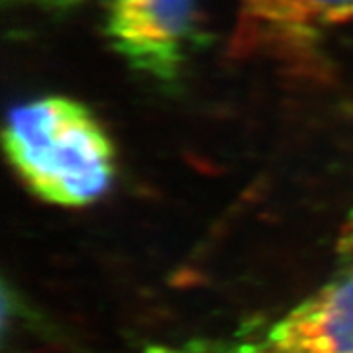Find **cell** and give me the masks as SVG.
Instances as JSON below:
<instances>
[{
  "instance_id": "obj_6",
  "label": "cell",
  "mask_w": 353,
  "mask_h": 353,
  "mask_svg": "<svg viewBox=\"0 0 353 353\" xmlns=\"http://www.w3.org/2000/svg\"><path fill=\"white\" fill-rule=\"evenodd\" d=\"M340 250L343 253H353V208L345 224L341 228V236H340Z\"/></svg>"
},
{
  "instance_id": "obj_2",
  "label": "cell",
  "mask_w": 353,
  "mask_h": 353,
  "mask_svg": "<svg viewBox=\"0 0 353 353\" xmlns=\"http://www.w3.org/2000/svg\"><path fill=\"white\" fill-rule=\"evenodd\" d=\"M169 353H353V271L328 281L265 326Z\"/></svg>"
},
{
  "instance_id": "obj_5",
  "label": "cell",
  "mask_w": 353,
  "mask_h": 353,
  "mask_svg": "<svg viewBox=\"0 0 353 353\" xmlns=\"http://www.w3.org/2000/svg\"><path fill=\"white\" fill-rule=\"evenodd\" d=\"M6 2H20V4H34L41 8H73L77 4H81L83 0H6Z\"/></svg>"
},
{
  "instance_id": "obj_3",
  "label": "cell",
  "mask_w": 353,
  "mask_h": 353,
  "mask_svg": "<svg viewBox=\"0 0 353 353\" xmlns=\"http://www.w3.org/2000/svg\"><path fill=\"white\" fill-rule=\"evenodd\" d=\"M104 30L134 71L173 85L196 41V0H108Z\"/></svg>"
},
{
  "instance_id": "obj_4",
  "label": "cell",
  "mask_w": 353,
  "mask_h": 353,
  "mask_svg": "<svg viewBox=\"0 0 353 353\" xmlns=\"http://www.w3.org/2000/svg\"><path fill=\"white\" fill-rule=\"evenodd\" d=\"M353 22V0H240L243 50L281 59L314 57L318 48Z\"/></svg>"
},
{
  "instance_id": "obj_1",
  "label": "cell",
  "mask_w": 353,
  "mask_h": 353,
  "mask_svg": "<svg viewBox=\"0 0 353 353\" xmlns=\"http://www.w3.org/2000/svg\"><path fill=\"white\" fill-rule=\"evenodd\" d=\"M2 141L22 183L50 204L88 206L112 187V139L87 106L69 97L50 94L14 106Z\"/></svg>"
}]
</instances>
